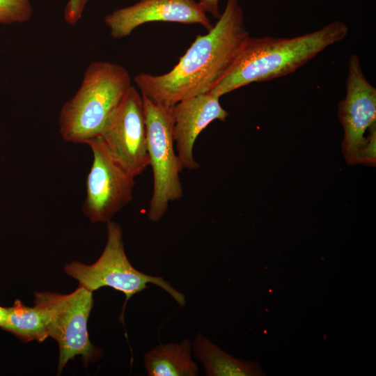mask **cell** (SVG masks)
I'll return each mask as SVG.
<instances>
[{"label":"cell","instance_id":"obj_8","mask_svg":"<svg viewBox=\"0 0 376 376\" xmlns=\"http://www.w3.org/2000/svg\"><path fill=\"white\" fill-rule=\"evenodd\" d=\"M97 138L112 159L133 178L149 166L142 95L132 86Z\"/></svg>","mask_w":376,"mask_h":376},{"label":"cell","instance_id":"obj_3","mask_svg":"<svg viewBox=\"0 0 376 376\" xmlns=\"http://www.w3.org/2000/svg\"><path fill=\"white\" fill-rule=\"evenodd\" d=\"M132 86L130 75L124 67L108 61L91 62L79 88L60 111L62 138L68 142L86 144L97 137Z\"/></svg>","mask_w":376,"mask_h":376},{"label":"cell","instance_id":"obj_5","mask_svg":"<svg viewBox=\"0 0 376 376\" xmlns=\"http://www.w3.org/2000/svg\"><path fill=\"white\" fill-rule=\"evenodd\" d=\"M107 224V240L99 259L91 265L74 261L66 265L65 272L77 279L79 285L93 292L104 286L122 292L125 295V306L130 297L148 288L152 283L169 294L180 307L185 305L184 294L175 290L162 276H151L136 269L125 254L123 232L118 224L109 221Z\"/></svg>","mask_w":376,"mask_h":376},{"label":"cell","instance_id":"obj_11","mask_svg":"<svg viewBox=\"0 0 376 376\" xmlns=\"http://www.w3.org/2000/svg\"><path fill=\"white\" fill-rule=\"evenodd\" d=\"M219 98L208 92L184 99L173 106L174 145L182 170L199 168L193 153L198 136L212 121H224L228 117Z\"/></svg>","mask_w":376,"mask_h":376},{"label":"cell","instance_id":"obj_4","mask_svg":"<svg viewBox=\"0 0 376 376\" xmlns=\"http://www.w3.org/2000/svg\"><path fill=\"white\" fill-rule=\"evenodd\" d=\"M34 304L42 311L49 336L58 345V375L66 363L81 355L85 365L97 360L102 351L90 341L87 322L93 306V292L79 285L72 292H36Z\"/></svg>","mask_w":376,"mask_h":376},{"label":"cell","instance_id":"obj_17","mask_svg":"<svg viewBox=\"0 0 376 376\" xmlns=\"http://www.w3.org/2000/svg\"><path fill=\"white\" fill-rule=\"evenodd\" d=\"M219 0H199L198 2L202 10L210 13L216 19H219L221 13L219 10Z\"/></svg>","mask_w":376,"mask_h":376},{"label":"cell","instance_id":"obj_7","mask_svg":"<svg viewBox=\"0 0 376 376\" xmlns=\"http://www.w3.org/2000/svg\"><path fill=\"white\" fill-rule=\"evenodd\" d=\"M344 130L343 152L348 164L375 165L376 139L366 132H376V88L366 79L358 55L349 59L345 97L338 104Z\"/></svg>","mask_w":376,"mask_h":376},{"label":"cell","instance_id":"obj_2","mask_svg":"<svg viewBox=\"0 0 376 376\" xmlns=\"http://www.w3.org/2000/svg\"><path fill=\"white\" fill-rule=\"evenodd\" d=\"M347 33V25L336 20L292 38L251 36L230 70L209 93L221 97L248 84L285 76Z\"/></svg>","mask_w":376,"mask_h":376},{"label":"cell","instance_id":"obj_10","mask_svg":"<svg viewBox=\"0 0 376 376\" xmlns=\"http://www.w3.org/2000/svg\"><path fill=\"white\" fill-rule=\"evenodd\" d=\"M152 22L198 24L207 31L213 26L196 0H139L104 17L109 33L115 39L127 37L138 26Z\"/></svg>","mask_w":376,"mask_h":376},{"label":"cell","instance_id":"obj_6","mask_svg":"<svg viewBox=\"0 0 376 376\" xmlns=\"http://www.w3.org/2000/svg\"><path fill=\"white\" fill-rule=\"evenodd\" d=\"M142 99L149 165L153 175V191L148 218L152 222H157L166 214L169 203L183 196L180 180L182 169L175 150L173 107L157 104L144 95H142Z\"/></svg>","mask_w":376,"mask_h":376},{"label":"cell","instance_id":"obj_15","mask_svg":"<svg viewBox=\"0 0 376 376\" xmlns=\"http://www.w3.org/2000/svg\"><path fill=\"white\" fill-rule=\"evenodd\" d=\"M32 15L30 0H0V24L26 22Z\"/></svg>","mask_w":376,"mask_h":376},{"label":"cell","instance_id":"obj_13","mask_svg":"<svg viewBox=\"0 0 376 376\" xmlns=\"http://www.w3.org/2000/svg\"><path fill=\"white\" fill-rule=\"evenodd\" d=\"M191 353L189 339L179 343H160L144 354V366L149 376H196L198 368Z\"/></svg>","mask_w":376,"mask_h":376},{"label":"cell","instance_id":"obj_9","mask_svg":"<svg viewBox=\"0 0 376 376\" xmlns=\"http://www.w3.org/2000/svg\"><path fill=\"white\" fill-rule=\"evenodd\" d=\"M86 144L92 150L93 160L86 179V195L81 210L91 221L107 223L132 201L134 178L112 159L97 138Z\"/></svg>","mask_w":376,"mask_h":376},{"label":"cell","instance_id":"obj_12","mask_svg":"<svg viewBox=\"0 0 376 376\" xmlns=\"http://www.w3.org/2000/svg\"><path fill=\"white\" fill-rule=\"evenodd\" d=\"M194 357L203 365L207 376H263L265 373L257 361L235 358L197 334L191 344Z\"/></svg>","mask_w":376,"mask_h":376},{"label":"cell","instance_id":"obj_16","mask_svg":"<svg viewBox=\"0 0 376 376\" xmlns=\"http://www.w3.org/2000/svg\"><path fill=\"white\" fill-rule=\"evenodd\" d=\"M88 1V0H69L64 9V20L70 25L77 23Z\"/></svg>","mask_w":376,"mask_h":376},{"label":"cell","instance_id":"obj_1","mask_svg":"<svg viewBox=\"0 0 376 376\" xmlns=\"http://www.w3.org/2000/svg\"><path fill=\"white\" fill-rule=\"evenodd\" d=\"M250 37L238 0H227L216 24L206 34L196 36L169 72L140 73L134 82L152 102L173 107L210 92L230 70Z\"/></svg>","mask_w":376,"mask_h":376},{"label":"cell","instance_id":"obj_18","mask_svg":"<svg viewBox=\"0 0 376 376\" xmlns=\"http://www.w3.org/2000/svg\"><path fill=\"white\" fill-rule=\"evenodd\" d=\"M7 308L0 306V326L6 317Z\"/></svg>","mask_w":376,"mask_h":376},{"label":"cell","instance_id":"obj_14","mask_svg":"<svg viewBox=\"0 0 376 376\" xmlns=\"http://www.w3.org/2000/svg\"><path fill=\"white\" fill-rule=\"evenodd\" d=\"M6 308V317L0 326L1 329L24 342L41 343L49 337L44 315L37 306L29 307L16 299L12 306Z\"/></svg>","mask_w":376,"mask_h":376}]
</instances>
